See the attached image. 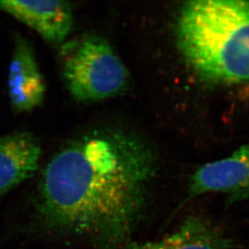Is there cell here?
Listing matches in <instances>:
<instances>
[{"instance_id":"cell-1","label":"cell","mask_w":249,"mask_h":249,"mask_svg":"<svg viewBox=\"0 0 249 249\" xmlns=\"http://www.w3.org/2000/svg\"><path fill=\"white\" fill-rule=\"evenodd\" d=\"M156 165L153 153L124 132L94 130L76 137L43 172L40 218L99 249H120L141 222Z\"/></svg>"},{"instance_id":"cell-2","label":"cell","mask_w":249,"mask_h":249,"mask_svg":"<svg viewBox=\"0 0 249 249\" xmlns=\"http://www.w3.org/2000/svg\"><path fill=\"white\" fill-rule=\"evenodd\" d=\"M179 49L206 80L249 82V2L196 0L186 2L178 24Z\"/></svg>"},{"instance_id":"cell-3","label":"cell","mask_w":249,"mask_h":249,"mask_svg":"<svg viewBox=\"0 0 249 249\" xmlns=\"http://www.w3.org/2000/svg\"><path fill=\"white\" fill-rule=\"evenodd\" d=\"M60 60L66 87L79 102L115 96L128 82V71L122 60L99 36L88 34L64 42Z\"/></svg>"},{"instance_id":"cell-4","label":"cell","mask_w":249,"mask_h":249,"mask_svg":"<svg viewBox=\"0 0 249 249\" xmlns=\"http://www.w3.org/2000/svg\"><path fill=\"white\" fill-rule=\"evenodd\" d=\"M216 192L227 194L231 203L249 199V143L228 158L202 165L191 177L190 198Z\"/></svg>"},{"instance_id":"cell-5","label":"cell","mask_w":249,"mask_h":249,"mask_svg":"<svg viewBox=\"0 0 249 249\" xmlns=\"http://www.w3.org/2000/svg\"><path fill=\"white\" fill-rule=\"evenodd\" d=\"M0 11L14 17L51 44H62L73 27V7L66 1H0Z\"/></svg>"},{"instance_id":"cell-6","label":"cell","mask_w":249,"mask_h":249,"mask_svg":"<svg viewBox=\"0 0 249 249\" xmlns=\"http://www.w3.org/2000/svg\"><path fill=\"white\" fill-rule=\"evenodd\" d=\"M45 84L30 44L16 35L7 75V93L12 108L29 112L42 104Z\"/></svg>"},{"instance_id":"cell-7","label":"cell","mask_w":249,"mask_h":249,"mask_svg":"<svg viewBox=\"0 0 249 249\" xmlns=\"http://www.w3.org/2000/svg\"><path fill=\"white\" fill-rule=\"evenodd\" d=\"M41 153L40 141L31 132H16L0 137V196L35 174Z\"/></svg>"},{"instance_id":"cell-8","label":"cell","mask_w":249,"mask_h":249,"mask_svg":"<svg viewBox=\"0 0 249 249\" xmlns=\"http://www.w3.org/2000/svg\"><path fill=\"white\" fill-rule=\"evenodd\" d=\"M236 244L224 231L199 215H191L174 232L155 241L129 240L120 249H233Z\"/></svg>"}]
</instances>
